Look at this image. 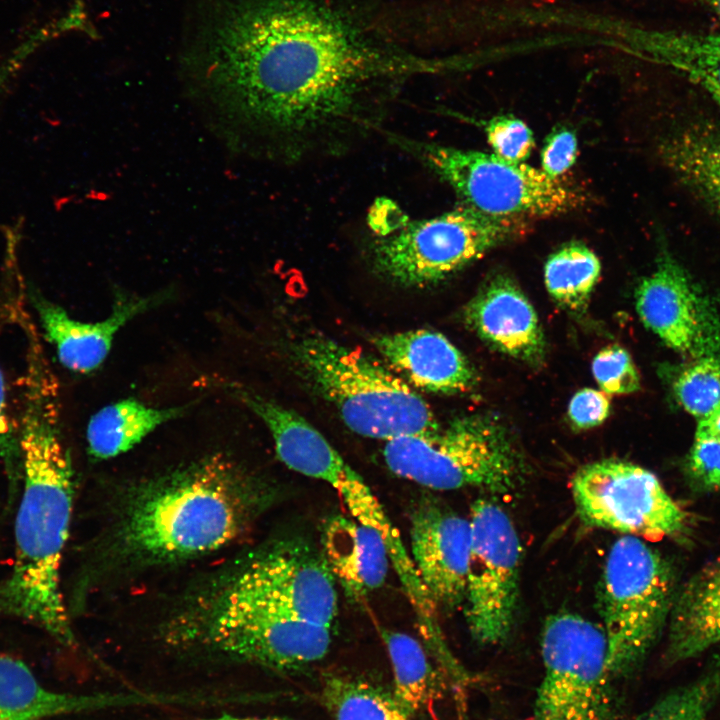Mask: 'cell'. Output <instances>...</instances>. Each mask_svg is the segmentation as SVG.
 <instances>
[{
    "label": "cell",
    "instance_id": "cell-38",
    "mask_svg": "<svg viewBox=\"0 0 720 720\" xmlns=\"http://www.w3.org/2000/svg\"><path fill=\"white\" fill-rule=\"evenodd\" d=\"M198 720H289V719L281 718V717H239V716L224 714V715L217 716V717L198 719Z\"/></svg>",
    "mask_w": 720,
    "mask_h": 720
},
{
    "label": "cell",
    "instance_id": "cell-21",
    "mask_svg": "<svg viewBox=\"0 0 720 720\" xmlns=\"http://www.w3.org/2000/svg\"><path fill=\"white\" fill-rule=\"evenodd\" d=\"M666 658L676 663L720 643V557L676 592L668 618Z\"/></svg>",
    "mask_w": 720,
    "mask_h": 720
},
{
    "label": "cell",
    "instance_id": "cell-35",
    "mask_svg": "<svg viewBox=\"0 0 720 720\" xmlns=\"http://www.w3.org/2000/svg\"><path fill=\"white\" fill-rule=\"evenodd\" d=\"M610 397L602 390L584 388L576 392L568 406V417L578 430L603 423L610 414Z\"/></svg>",
    "mask_w": 720,
    "mask_h": 720
},
{
    "label": "cell",
    "instance_id": "cell-28",
    "mask_svg": "<svg viewBox=\"0 0 720 720\" xmlns=\"http://www.w3.org/2000/svg\"><path fill=\"white\" fill-rule=\"evenodd\" d=\"M720 699V655L695 680L677 688L633 720H712Z\"/></svg>",
    "mask_w": 720,
    "mask_h": 720
},
{
    "label": "cell",
    "instance_id": "cell-29",
    "mask_svg": "<svg viewBox=\"0 0 720 720\" xmlns=\"http://www.w3.org/2000/svg\"><path fill=\"white\" fill-rule=\"evenodd\" d=\"M673 392L682 408L702 420L720 407V360H692L677 374Z\"/></svg>",
    "mask_w": 720,
    "mask_h": 720
},
{
    "label": "cell",
    "instance_id": "cell-27",
    "mask_svg": "<svg viewBox=\"0 0 720 720\" xmlns=\"http://www.w3.org/2000/svg\"><path fill=\"white\" fill-rule=\"evenodd\" d=\"M601 275L598 256L584 243L569 242L554 251L544 265L550 296L570 311H582Z\"/></svg>",
    "mask_w": 720,
    "mask_h": 720
},
{
    "label": "cell",
    "instance_id": "cell-10",
    "mask_svg": "<svg viewBox=\"0 0 720 720\" xmlns=\"http://www.w3.org/2000/svg\"><path fill=\"white\" fill-rule=\"evenodd\" d=\"M543 676L528 720H613L614 679L602 627L574 613L545 620Z\"/></svg>",
    "mask_w": 720,
    "mask_h": 720
},
{
    "label": "cell",
    "instance_id": "cell-32",
    "mask_svg": "<svg viewBox=\"0 0 720 720\" xmlns=\"http://www.w3.org/2000/svg\"><path fill=\"white\" fill-rule=\"evenodd\" d=\"M687 467L696 486L704 490H720V438L696 431Z\"/></svg>",
    "mask_w": 720,
    "mask_h": 720
},
{
    "label": "cell",
    "instance_id": "cell-16",
    "mask_svg": "<svg viewBox=\"0 0 720 720\" xmlns=\"http://www.w3.org/2000/svg\"><path fill=\"white\" fill-rule=\"evenodd\" d=\"M29 296L44 336L55 347L61 365L76 373H90L106 360L118 331L133 318L158 306L168 292L147 296L119 292L109 316L97 322L70 317L61 306L31 288Z\"/></svg>",
    "mask_w": 720,
    "mask_h": 720
},
{
    "label": "cell",
    "instance_id": "cell-39",
    "mask_svg": "<svg viewBox=\"0 0 720 720\" xmlns=\"http://www.w3.org/2000/svg\"><path fill=\"white\" fill-rule=\"evenodd\" d=\"M720 17V0H703Z\"/></svg>",
    "mask_w": 720,
    "mask_h": 720
},
{
    "label": "cell",
    "instance_id": "cell-13",
    "mask_svg": "<svg viewBox=\"0 0 720 720\" xmlns=\"http://www.w3.org/2000/svg\"><path fill=\"white\" fill-rule=\"evenodd\" d=\"M470 524L466 619L476 641L497 645L508 638L513 627L522 547L513 522L495 502L478 499L472 506Z\"/></svg>",
    "mask_w": 720,
    "mask_h": 720
},
{
    "label": "cell",
    "instance_id": "cell-8",
    "mask_svg": "<svg viewBox=\"0 0 720 720\" xmlns=\"http://www.w3.org/2000/svg\"><path fill=\"white\" fill-rule=\"evenodd\" d=\"M528 220L486 215L466 204L416 220L370 245L374 271L403 287L438 283L528 231Z\"/></svg>",
    "mask_w": 720,
    "mask_h": 720
},
{
    "label": "cell",
    "instance_id": "cell-19",
    "mask_svg": "<svg viewBox=\"0 0 720 720\" xmlns=\"http://www.w3.org/2000/svg\"><path fill=\"white\" fill-rule=\"evenodd\" d=\"M134 693L73 694L43 685L21 660L0 654V720H48L109 707L140 705Z\"/></svg>",
    "mask_w": 720,
    "mask_h": 720
},
{
    "label": "cell",
    "instance_id": "cell-9",
    "mask_svg": "<svg viewBox=\"0 0 720 720\" xmlns=\"http://www.w3.org/2000/svg\"><path fill=\"white\" fill-rule=\"evenodd\" d=\"M167 639L275 670L321 660L331 627L202 597L168 628Z\"/></svg>",
    "mask_w": 720,
    "mask_h": 720
},
{
    "label": "cell",
    "instance_id": "cell-31",
    "mask_svg": "<svg viewBox=\"0 0 720 720\" xmlns=\"http://www.w3.org/2000/svg\"><path fill=\"white\" fill-rule=\"evenodd\" d=\"M592 373L608 395L630 394L640 388V376L630 354L619 345L601 349L593 359Z\"/></svg>",
    "mask_w": 720,
    "mask_h": 720
},
{
    "label": "cell",
    "instance_id": "cell-36",
    "mask_svg": "<svg viewBox=\"0 0 720 720\" xmlns=\"http://www.w3.org/2000/svg\"><path fill=\"white\" fill-rule=\"evenodd\" d=\"M696 431L720 438V407L708 417L699 420Z\"/></svg>",
    "mask_w": 720,
    "mask_h": 720
},
{
    "label": "cell",
    "instance_id": "cell-15",
    "mask_svg": "<svg viewBox=\"0 0 720 720\" xmlns=\"http://www.w3.org/2000/svg\"><path fill=\"white\" fill-rule=\"evenodd\" d=\"M410 546L413 566L431 602L453 607L464 600L470 519L424 498L411 516Z\"/></svg>",
    "mask_w": 720,
    "mask_h": 720
},
{
    "label": "cell",
    "instance_id": "cell-34",
    "mask_svg": "<svg viewBox=\"0 0 720 720\" xmlns=\"http://www.w3.org/2000/svg\"><path fill=\"white\" fill-rule=\"evenodd\" d=\"M0 456L9 480L12 491L18 488L22 480V462L19 446L18 428L12 422L9 414L6 386L3 373L0 369Z\"/></svg>",
    "mask_w": 720,
    "mask_h": 720
},
{
    "label": "cell",
    "instance_id": "cell-11",
    "mask_svg": "<svg viewBox=\"0 0 720 720\" xmlns=\"http://www.w3.org/2000/svg\"><path fill=\"white\" fill-rule=\"evenodd\" d=\"M335 583L322 552L287 539L258 552L204 597L331 627Z\"/></svg>",
    "mask_w": 720,
    "mask_h": 720
},
{
    "label": "cell",
    "instance_id": "cell-4",
    "mask_svg": "<svg viewBox=\"0 0 720 720\" xmlns=\"http://www.w3.org/2000/svg\"><path fill=\"white\" fill-rule=\"evenodd\" d=\"M291 355L306 382L361 436L386 442L440 427L423 397L370 355L320 334L299 338Z\"/></svg>",
    "mask_w": 720,
    "mask_h": 720
},
{
    "label": "cell",
    "instance_id": "cell-14",
    "mask_svg": "<svg viewBox=\"0 0 720 720\" xmlns=\"http://www.w3.org/2000/svg\"><path fill=\"white\" fill-rule=\"evenodd\" d=\"M643 324L691 360H720V314L684 268L664 255L635 291Z\"/></svg>",
    "mask_w": 720,
    "mask_h": 720
},
{
    "label": "cell",
    "instance_id": "cell-26",
    "mask_svg": "<svg viewBox=\"0 0 720 720\" xmlns=\"http://www.w3.org/2000/svg\"><path fill=\"white\" fill-rule=\"evenodd\" d=\"M320 695L332 720H412L393 693L364 680L326 674Z\"/></svg>",
    "mask_w": 720,
    "mask_h": 720
},
{
    "label": "cell",
    "instance_id": "cell-22",
    "mask_svg": "<svg viewBox=\"0 0 720 720\" xmlns=\"http://www.w3.org/2000/svg\"><path fill=\"white\" fill-rule=\"evenodd\" d=\"M659 151L675 176L720 216V125H682L664 138Z\"/></svg>",
    "mask_w": 720,
    "mask_h": 720
},
{
    "label": "cell",
    "instance_id": "cell-6",
    "mask_svg": "<svg viewBox=\"0 0 720 720\" xmlns=\"http://www.w3.org/2000/svg\"><path fill=\"white\" fill-rule=\"evenodd\" d=\"M380 133L448 184L464 204L486 215L529 221L571 212L585 202L577 188L526 163L386 130Z\"/></svg>",
    "mask_w": 720,
    "mask_h": 720
},
{
    "label": "cell",
    "instance_id": "cell-24",
    "mask_svg": "<svg viewBox=\"0 0 720 720\" xmlns=\"http://www.w3.org/2000/svg\"><path fill=\"white\" fill-rule=\"evenodd\" d=\"M640 47L701 87L720 106V33L643 32Z\"/></svg>",
    "mask_w": 720,
    "mask_h": 720
},
{
    "label": "cell",
    "instance_id": "cell-3",
    "mask_svg": "<svg viewBox=\"0 0 720 720\" xmlns=\"http://www.w3.org/2000/svg\"><path fill=\"white\" fill-rule=\"evenodd\" d=\"M264 490L223 455L206 457L145 485L125 509L118 538L128 557L163 563L199 556L247 530Z\"/></svg>",
    "mask_w": 720,
    "mask_h": 720
},
{
    "label": "cell",
    "instance_id": "cell-5",
    "mask_svg": "<svg viewBox=\"0 0 720 720\" xmlns=\"http://www.w3.org/2000/svg\"><path fill=\"white\" fill-rule=\"evenodd\" d=\"M383 458L394 474L433 490L506 494L528 471L512 433L490 414L456 417L435 431L386 441Z\"/></svg>",
    "mask_w": 720,
    "mask_h": 720
},
{
    "label": "cell",
    "instance_id": "cell-20",
    "mask_svg": "<svg viewBox=\"0 0 720 720\" xmlns=\"http://www.w3.org/2000/svg\"><path fill=\"white\" fill-rule=\"evenodd\" d=\"M321 541L326 564L348 597L360 600L383 585L390 552L380 531L337 515L325 523Z\"/></svg>",
    "mask_w": 720,
    "mask_h": 720
},
{
    "label": "cell",
    "instance_id": "cell-1",
    "mask_svg": "<svg viewBox=\"0 0 720 720\" xmlns=\"http://www.w3.org/2000/svg\"><path fill=\"white\" fill-rule=\"evenodd\" d=\"M180 67L231 150L289 162L379 131L400 84L439 64L380 46L332 0H201Z\"/></svg>",
    "mask_w": 720,
    "mask_h": 720
},
{
    "label": "cell",
    "instance_id": "cell-33",
    "mask_svg": "<svg viewBox=\"0 0 720 720\" xmlns=\"http://www.w3.org/2000/svg\"><path fill=\"white\" fill-rule=\"evenodd\" d=\"M578 140L565 126L554 128L545 138L540 152V169L552 178H560L576 162Z\"/></svg>",
    "mask_w": 720,
    "mask_h": 720
},
{
    "label": "cell",
    "instance_id": "cell-17",
    "mask_svg": "<svg viewBox=\"0 0 720 720\" xmlns=\"http://www.w3.org/2000/svg\"><path fill=\"white\" fill-rule=\"evenodd\" d=\"M464 322L495 350L531 365L545 357L544 333L532 304L509 276L499 273L466 304Z\"/></svg>",
    "mask_w": 720,
    "mask_h": 720
},
{
    "label": "cell",
    "instance_id": "cell-7",
    "mask_svg": "<svg viewBox=\"0 0 720 720\" xmlns=\"http://www.w3.org/2000/svg\"><path fill=\"white\" fill-rule=\"evenodd\" d=\"M675 592L673 569L658 551L632 535L613 543L598 607L614 678L631 674L646 658L668 621Z\"/></svg>",
    "mask_w": 720,
    "mask_h": 720
},
{
    "label": "cell",
    "instance_id": "cell-12",
    "mask_svg": "<svg viewBox=\"0 0 720 720\" xmlns=\"http://www.w3.org/2000/svg\"><path fill=\"white\" fill-rule=\"evenodd\" d=\"M578 517L588 526L651 540L687 528V514L651 471L619 459L582 466L571 481Z\"/></svg>",
    "mask_w": 720,
    "mask_h": 720
},
{
    "label": "cell",
    "instance_id": "cell-18",
    "mask_svg": "<svg viewBox=\"0 0 720 720\" xmlns=\"http://www.w3.org/2000/svg\"><path fill=\"white\" fill-rule=\"evenodd\" d=\"M371 343L410 386L456 394L470 390L477 375L468 359L443 334L430 329L377 334Z\"/></svg>",
    "mask_w": 720,
    "mask_h": 720
},
{
    "label": "cell",
    "instance_id": "cell-30",
    "mask_svg": "<svg viewBox=\"0 0 720 720\" xmlns=\"http://www.w3.org/2000/svg\"><path fill=\"white\" fill-rule=\"evenodd\" d=\"M493 154L511 162L524 163L534 149L533 133L528 125L511 114L497 115L482 125Z\"/></svg>",
    "mask_w": 720,
    "mask_h": 720
},
{
    "label": "cell",
    "instance_id": "cell-2",
    "mask_svg": "<svg viewBox=\"0 0 720 720\" xmlns=\"http://www.w3.org/2000/svg\"><path fill=\"white\" fill-rule=\"evenodd\" d=\"M18 427L24 481L16 522L15 559L0 580V615L43 629L59 643H76L60 588L68 538L74 472L59 429L55 377L31 368L22 382Z\"/></svg>",
    "mask_w": 720,
    "mask_h": 720
},
{
    "label": "cell",
    "instance_id": "cell-25",
    "mask_svg": "<svg viewBox=\"0 0 720 720\" xmlns=\"http://www.w3.org/2000/svg\"><path fill=\"white\" fill-rule=\"evenodd\" d=\"M393 670V695L413 714L430 709L442 695V683L422 645L412 636L383 630Z\"/></svg>",
    "mask_w": 720,
    "mask_h": 720
},
{
    "label": "cell",
    "instance_id": "cell-23",
    "mask_svg": "<svg viewBox=\"0 0 720 720\" xmlns=\"http://www.w3.org/2000/svg\"><path fill=\"white\" fill-rule=\"evenodd\" d=\"M193 402L172 407H151L126 398L94 413L87 425L89 454L99 460L123 454L163 424L184 416Z\"/></svg>",
    "mask_w": 720,
    "mask_h": 720
},
{
    "label": "cell",
    "instance_id": "cell-37",
    "mask_svg": "<svg viewBox=\"0 0 720 720\" xmlns=\"http://www.w3.org/2000/svg\"><path fill=\"white\" fill-rule=\"evenodd\" d=\"M24 56H25L24 53L16 55L15 57H13L7 63H5L4 65H2L0 67V94L5 89L6 84L8 83L10 77L18 69V67L21 63V60L24 58Z\"/></svg>",
    "mask_w": 720,
    "mask_h": 720
}]
</instances>
